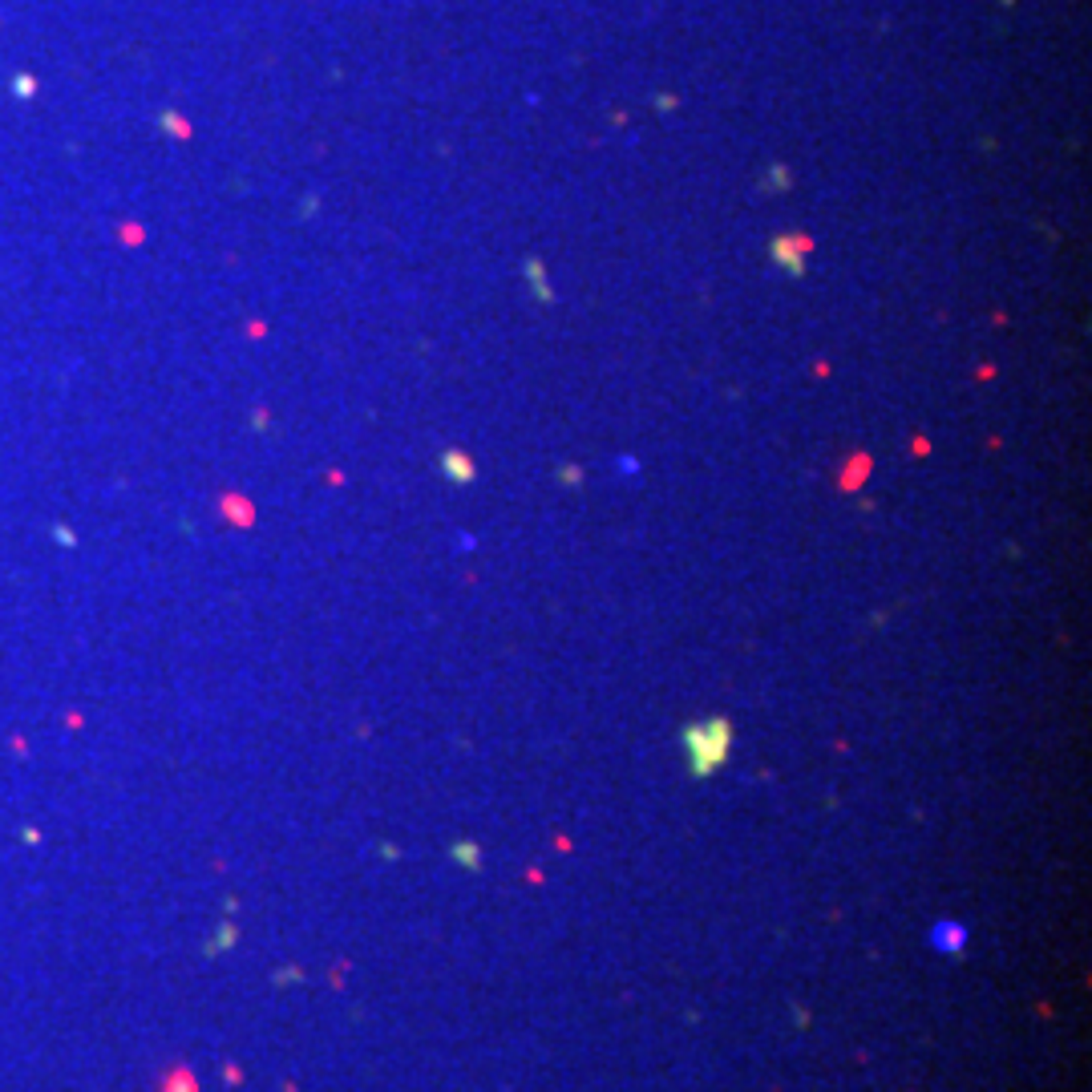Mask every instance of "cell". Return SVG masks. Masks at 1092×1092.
Returning a JSON list of instances; mask_svg holds the SVG:
<instances>
[{"label":"cell","mask_w":1092,"mask_h":1092,"mask_svg":"<svg viewBox=\"0 0 1092 1092\" xmlns=\"http://www.w3.org/2000/svg\"><path fill=\"white\" fill-rule=\"evenodd\" d=\"M441 465H445V473H449L453 482H473V461H469L465 453H457V449H453V453H445V457H441Z\"/></svg>","instance_id":"cell-1"},{"label":"cell","mask_w":1092,"mask_h":1092,"mask_svg":"<svg viewBox=\"0 0 1092 1092\" xmlns=\"http://www.w3.org/2000/svg\"><path fill=\"white\" fill-rule=\"evenodd\" d=\"M773 255H777L781 263H789V272H793V276H801V259L793 255V247H789V239H777V243H773Z\"/></svg>","instance_id":"cell-2"},{"label":"cell","mask_w":1092,"mask_h":1092,"mask_svg":"<svg viewBox=\"0 0 1092 1092\" xmlns=\"http://www.w3.org/2000/svg\"><path fill=\"white\" fill-rule=\"evenodd\" d=\"M526 268H530V284H534V292H538V300H555V292H550V288H546V280H542V268H538L534 259H530Z\"/></svg>","instance_id":"cell-3"}]
</instances>
